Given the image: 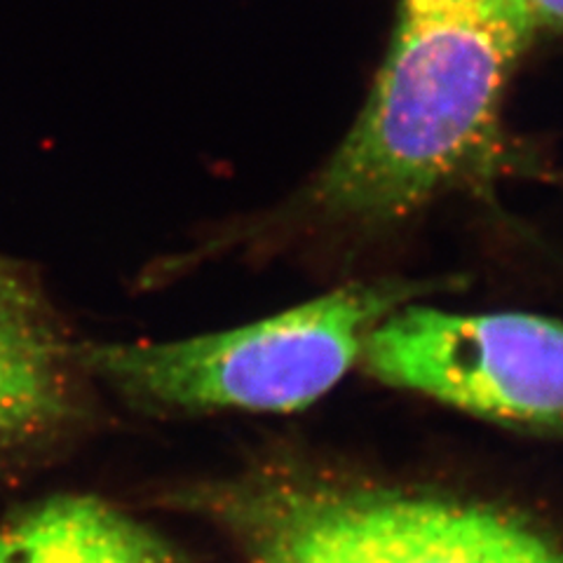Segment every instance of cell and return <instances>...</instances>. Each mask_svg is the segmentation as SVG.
Listing matches in <instances>:
<instances>
[{"label":"cell","instance_id":"ba28073f","mask_svg":"<svg viewBox=\"0 0 563 563\" xmlns=\"http://www.w3.org/2000/svg\"><path fill=\"white\" fill-rule=\"evenodd\" d=\"M470 0H404L401 14L404 16H442L453 10H461Z\"/></svg>","mask_w":563,"mask_h":563},{"label":"cell","instance_id":"9c48e42d","mask_svg":"<svg viewBox=\"0 0 563 563\" xmlns=\"http://www.w3.org/2000/svg\"><path fill=\"white\" fill-rule=\"evenodd\" d=\"M533 10L538 24H550L563 29V0H526Z\"/></svg>","mask_w":563,"mask_h":563},{"label":"cell","instance_id":"277c9868","mask_svg":"<svg viewBox=\"0 0 563 563\" xmlns=\"http://www.w3.org/2000/svg\"><path fill=\"white\" fill-rule=\"evenodd\" d=\"M368 376L526 434L563 439V322L407 303L368 333Z\"/></svg>","mask_w":563,"mask_h":563},{"label":"cell","instance_id":"6da1fadb","mask_svg":"<svg viewBox=\"0 0 563 563\" xmlns=\"http://www.w3.org/2000/svg\"><path fill=\"white\" fill-rule=\"evenodd\" d=\"M536 26L526 0L399 14L372 97L314 184V207L339 219L393 221L482 169L507 76Z\"/></svg>","mask_w":563,"mask_h":563},{"label":"cell","instance_id":"3957f363","mask_svg":"<svg viewBox=\"0 0 563 563\" xmlns=\"http://www.w3.org/2000/svg\"><path fill=\"white\" fill-rule=\"evenodd\" d=\"M453 279L350 282L238 329L169 343L66 345L70 364L165 411L306 409L341 383L387 314Z\"/></svg>","mask_w":563,"mask_h":563},{"label":"cell","instance_id":"8992f818","mask_svg":"<svg viewBox=\"0 0 563 563\" xmlns=\"http://www.w3.org/2000/svg\"><path fill=\"white\" fill-rule=\"evenodd\" d=\"M66 345L45 327L0 329V453L55 432L74 413Z\"/></svg>","mask_w":563,"mask_h":563},{"label":"cell","instance_id":"5b68a950","mask_svg":"<svg viewBox=\"0 0 563 563\" xmlns=\"http://www.w3.org/2000/svg\"><path fill=\"white\" fill-rule=\"evenodd\" d=\"M0 563H179L153 528L95 496H52L0 523Z\"/></svg>","mask_w":563,"mask_h":563},{"label":"cell","instance_id":"52a82bcc","mask_svg":"<svg viewBox=\"0 0 563 563\" xmlns=\"http://www.w3.org/2000/svg\"><path fill=\"white\" fill-rule=\"evenodd\" d=\"M38 294L12 263L0 258V329L43 327Z\"/></svg>","mask_w":563,"mask_h":563},{"label":"cell","instance_id":"7a4b0ae2","mask_svg":"<svg viewBox=\"0 0 563 563\" xmlns=\"http://www.w3.org/2000/svg\"><path fill=\"white\" fill-rule=\"evenodd\" d=\"M176 505L242 563H563L556 536L507 509L306 467L192 484Z\"/></svg>","mask_w":563,"mask_h":563}]
</instances>
